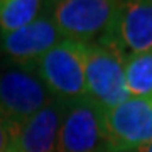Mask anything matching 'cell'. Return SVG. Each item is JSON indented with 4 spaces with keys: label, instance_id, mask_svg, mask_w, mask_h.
I'll use <instances>...</instances> for the list:
<instances>
[{
    "label": "cell",
    "instance_id": "cell-1",
    "mask_svg": "<svg viewBox=\"0 0 152 152\" xmlns=\"http://www.w3.org/2000/svg\"><path fill=\"white\" fill-rule=\"evenodd\" d=\"M120 2L110 0H61L49 4L51 17L64 39L98 44L108 34Z\"/></svg>",
    "mask_w": 152,
    "mask_h": 152
},
{
    "label": "cell",
    "instance_id": "cell-2",
    "mask_svg": "<svg viewBox=\"0 0 152 152\" xmlns=\"http://www.w3.org/2000/svg\"><path fill=\"white\" fill-rule=\"evenodd\" d=\"M53 100L36 68L10 64L0 69V118L22 125Z\"/></svg>",
    "mask_w": 152,
    "mask_h": 152
},
{
    "label": "cell",
    "instance_id": "cell-3",
    "mask_svg": "<svg viewBox=\"0 0 152 152\" xmlns=\"http://www.w3.org/2000/svg\"><path fill=\"white\" fill-rule=\"evenodd\" d=\"M36 71L56 100L71 102L88 96L85 42L63 39L37 61Z\"/></svg>",
    "mask_w": 152,
    "mask_h": 152
},
{
    "label": "cell",
    "instance_id": "cell-4",
    "mask_svg": "<svg viewBox=\"0 0 152 152\" xmlns=\"http://www.w3.org/2000/svg\"><path fill=\"white\" fill-rule=\"evenodd\" d=\"M85 80L88 96L103 110L130 98L125 80V56L102 44H85Z\"/></svg>",
    "mask_w": 152,
    "mask_h": 152
},
{
    "label": "cell",
    "instance_id": "cell-5",
    "mask_svg": "<svg viewBox=\"0 0 152 152\" xmlns=\"http://www.w3.org/2000/svg\"><path fill=\"white\" fill-rule=\"evenodd\" d=\"M105 152H134L152 142V100L130 96L103 110Z\"/></svg>",
    "mask_w": 152,
    "mask_h": 152
},
{
    "label": "cell",
    "instance_id": "cell-6",
    "mask_svg": "<svg viewBox=\"0 0 152 152\" xmlns=\"http://www.w3.org/2000/svg\"><path fill=\"white\" fill-rule=\"evenodd\" d=\"M58 152H105L103 108L90 96L64 102Z\"/></svg>",
    "mask_w": 152,
    "mask_h": 152
},
{
    "label": "cell",
    "instance_id": "cell-7",
    "mask_svg": "<svg viewBox=\"0 0 152 152\" xmlns=\"http://www.w3.org/2000/svg\"><path fill=\"white\" fill-rule=\"evenodd\" d=\"M98 44L118 49L125 58L152 53V0L120 2L108 34Z\"/></svg>",
    "mask_w": 152,
    "mask_h": 152
},
{
    "label": "cell",
    "instance_id": "cell-8",
    "mask_svg": "<svg viewBox=\"0 0 152 152\" xmlns=\"http://www.w3.org/2000/svg\"><path fill=\"white\" fill-rule=\"evenodd\" d=\"M63 39L64 37L51 17L49 9H46L32 24L15 32L0 36V49L12 59V64L36 68L37 61Z\"/></svg>",
    "mask_w": 152,
    "mask_h": 152
},
{
    "label": "cell",
    "instance_id": "cell-9",
    "mask_svg": "<svg viewBox=\"0 0 152 152\" xmlns=\"http://www.w3.org/2000/svg\"><path fill=\"white\" fill-rule=\"evenodd\" d=\"M63 100H53L41 112L20 125L15 139V152H58L63 120Z\"/></svg>",
    "mask_w": 152,
    "mask_h": 152
},
{
    "label": "cell",
    "instance_id": "cell-10",
    "mask_svg": "<svg viewBox=\"0 0 152 152\" xmlns=\"http://www.w3.org/2000/svg\"><path fill=\"white\" fill-rule=\"evenodd\" d=\"M39 0H0V36L32 24L46 10Z\"/></svg>",
    "mask_w": 152,
    "mask_h": 152
},
{
    "label": "cell",
    "instance_id": "cell-11",
    "mask_svg": "<svg viewBox=\"0 0 152 152\" xmlns=\"http://www.w3.org/2000/svg\"><path fill=\"white\" fill-rule=\"evenodd\" d=\"M125 80L130 96L152 100V53L127 56Z\"/></svg>",
    "mask_w": 152,
    "mask_h": 152
},
{
    "label": "cell",
    "instance_id": "cell-12",
    "mask_svg": "<svg viewBox=\"0 0 152 152\" xmlns=\"http://www.w3.org/2000/svg\"><path fill=\"white\" fill-rule=\"evenodd\" d=\"M20 125L10 124L7 120L0 118V152H9L14 149Z\"/></svg>",
    "mask_w": 152,
    "mask_h": 152
},
{
    "label": "cell",
    "instance_id": "cell-13",
    "mask_svg": "<svg viewBox=\"0 0 152 152\" xmlns=\"http://www.w3.org/2000/svg\"><path fill=\"white\" fill-rule=\"evenodd\" d=\"M134 152H152V142L144 147H140V149H137V151H134Z\"/></svg>",
    "mask_w": 152,
    "mask_h": 152
},
{
    "label": "cell",
    "instance_id": "cell-14",
    "mask_svg": "<svg viewBox=\"0 0 152 152\" xmlns=\"http://www.w3.org/2000/svg\"><path fill=\"white\" fill-rule=\"evenodd\" d=\"M9 152H15V149H12V151H9Z\"/></svg>",
    "mask_w": 152,
    "mask_h": 152
},
{
    "label": "cell",
    "instance_id": "cell-15",
    "mask_svg": "<svg viewBox=\"0 0 152 152\" xmlns=\"http://www.w3.org/2000/svg\"><path fill=\"white\" fill-rule=\"evenodd\" d=\"M0 54H2V49H0Z\"/></svg>",
    "mask_w": 152,
    "mask_h": 152
}]
</instances>
